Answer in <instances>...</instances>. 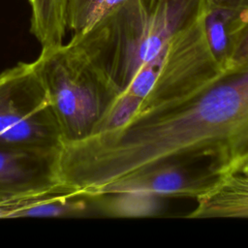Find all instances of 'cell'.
Returning a JSON list of instances; mask_svg holds the SVG:
<instances>
[{"instance_id": "1", "label": "cell", "mask_w": 248, "mask_h": 248, "mask_svg": "<svg viewBox=\"0 0 248 248\" xmlns=\"http://www.w3.org/2000/svg\"><path fill=\"white\" fill-rule=\"evenodd\" d=\"M247 126L248 84L238 77L185 108L63 144L59 179L75 194L104 196L110 186L185 155L214 152L221 161Z\"/></svg>"}, {"instance_id": "2", "label": "cell", "mask_w": 248, "mask_h": 248, "mask_svg": "<svg viewBox=\"0 0 248 248\" xmlns=\"http://www.w3.org/2000/svg\"><path fill=\"white\" fill-rule=\"evenodd\" d=\"M32 63L63 144L94 133L115 97L109 78L73 39L42 47Z\"/></svg>"}, {"instance_id": "3", "label": "cell", "mask_w": 248, "mask_h": 248, "mask_svg": "<svg viewBox=\"0 0 248 248\" xmlns=\"http://www.w3.org/2000/svg\"><path fill=\"white\" fill-rule=\"evenodd\" d=\"M63 141L32 62L0 74V146L60 150Z\"/></svg>"}, {"instance_id": "4", "label": "cell", "mask_w": 248, "mask_h": 248, "mask_svg": "<svg viewBox=\"0 0 248 248\" xmlns=\"http://www.w3.org/2000/svg\"><path fill=\"white\" fill-rule=\"evenodd\" d=\"M59 153L0 146V203L17 208L38 197L75 194L60 182Z\"/></svg>"}, {"instance_id": "5", "label": "cell", "mask_w": 248, "mask_h": 248, "mask_svg": "<svg viewBox=\"0 0 248 248\" xmlns=\"http://www.w3.org/2000/svg\"><path fill=\"white\" fill-rule=\"evenodd\" d=\"M197 198L192 217H248V171L218 175Z\"/></svg>"}, {"instance_id": "6", "label": "cell", "mask_w": 248, "mask_h": 248, "mask_svg": "<svg viewBox=\"0 0 248 248\" xmlns=\"http://www.w3.org/2000/svg\"><path fill=\"white\" fill-rule=\"evenodd\" d=\"M194 183L174 167L163 166L155 170L138 174L129 179L110 186L105 195H116L120 193L141 192L158 195L195 194L197 197L209 185L200 186ZM104 195V196H105Z\"/></svg>"}, {"instance_id": "7", "label": "cell", "mask_w": 248, "mask_h": 248, "mask_svg": "<svg viewBox=\"0 0 248 248\" xmlns=\"http://www.w3.org/2000/svg\"><path fill=\"white\" fill-rule=\"evenodd\" d=\"M69 0H30L31 33L42 47L62 44L67 27Z\"/></svg>"}, {"instance_id": "8", "label": "cell", "mask_w": 248, "mask_h": 248, "mask_svg": "<svg viewBox=\"0 0 248 248\" xmlns=\"http://www.w3.org/2000/svg\"><path fill=\"white\" fill-rule=\"evenodd\" d=\"M76 194H55L41 197L28 204L14 209L9 218L15 217H68L80 215L86 204Z\"/></svg>"}, {"instance_id": "9", "label": "cell", "mask_w": 248, "mask_h": 248, "mask_svg": "<svg viewBox=\"0 0 248 248\" xmlns=\"http://www.w3.org/2000/svg\"><path fill=\"white\" fill-rule=\"evenodd\" d=\"M141 103L142 99L130 93L122 92L115 96L95 132L127 126L138 114Z\"/></svg>"}, {"instance_id": "10", "label": "cell", "mask_w": 248, "mask_h": 248, "mask_svg": "<svg viewBox=\"0 0 248 248\" xmlns=\"http://www.w3.org/2000/svg\"><path fill=\"white\" fill-rule=\"evenodd\" d=\"M109 205V209L120 216H146L158 209L156 196L141 192L120 193Z\"/></svg>"}, {"instance_id": "11", "label": "cell", "mask_w": 248, "mask_h": 248, "mask_svg": "<svg viewBox=\"0 0 248 248\" xmlns=\"http://www.w3.org/2000/svg\"><path fill=\"white\" fill-rule=\"evenodd\" d=\"M164 57L155 59L141 66L130 77L122 92L130 93L142 99V101L146 99L155 86Z\"/></svg>"}, {"instance_id": "12", "label": "cell", "mask_w": 248, "mask_h": 248, "mask_svg": "<svg viewBox=\"0 0 248 248\" xmlns=\"http://www.w3.org/2000/svg\"><path fill=\"white\" fill-rule=\"evenodd\" d=\"M126 1L128 0H93L84 13L78 32L89 28Z\"/></svg>"}, {"instance_id": "13", "label": "cell", "mask_w": 248, "mask_h": 248, "mask_svg": "<svg viewBox=\"0 0 248 248\" xmlns=\"http://www.w3.org/2000/svg\"><path fill=\"white\" fill-rule=\"evenodd\" d=\"M248 61V20L234 33L230 66H242Z\"/></svg>"}, {"instance_id": "14", "label": "cell", "mask_w": 248, "mask_h": 248, "mask_svg": "<svg viewBox=\"0 0 248 248\" xmlns=\"http://www.w3.org/2000/svg\"><path fill=\"white\" fill-rule=\"evenodd\" d=\"M93 0H69L67 10V27L74 33L80 29L85 11Z\"/></svg>"}, {"instance_id": "15", "label": "cell", "mask_w": 248, "mask_h": 248, "mask_svg": "<svg viewBox=\"0 0 248 248\" xmlns=\"http://www.w3.org/2000/svg\"><path fill=\"white\" fill-rule=\"evenodd\" d=\"M206 5L232 10L248 11V0H206Z\"/></svg>"}, {"instance_id": "16", "label": "cell", "mask_w": 248, "mask_h": 248, "mask_svg": "<svg viewBox=\"0 0 248 248\" xmlns=\"http://www.w3.org/2000/svg\"><path fill=\"white\" fill-rule=\"evenodd\" d=\"M236 171H248V162H246L244 165H242Z\"/></svg>"}, {"instance_id": "17", "label": "cell", "mask_w": 248, "mask_h": 248, "mask_svg": "<svg viewBox=\"0 0 248 248\" xmlns=\"http://www.w3.org/2000/svg\"><path fill=\"white\" fill-rule=\"evenodd\" d=\"M29 1H30V0H29Z\"/></svg>"}]
</instances>
